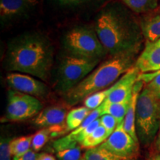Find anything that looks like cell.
I'll list each match as a JSON object with an SVG mask.
<instances>
[{
    "mask_svg": "<svg viewBox=\"0 0 160 160\" xmlns=\"http://www.w3.org/2000/svg\"><path fill=\"white\" fill-rule=\"evenodd\" d=\"M53 62L50 40L40 33H26L11 40L5 55V65L12 72L31 75L42 81L48 79Z\"/></svg>",
    "mask_w": 160,
    "mask_h": 160,
    "instance_id": "6da1fadb",
    "label": "cell"
},
{
    "mask_svg": "<svg viewBox=\"0 0 160 160\" xmlns=\"http://www.w3.org/2000/svg\"><path fill=\"white\" fill-rule=\"evenodd\" d=\"M94 28L107 53L111 56L140 48L141 28L119 3L109 4L99 12Z\"/></svg>",
    "mask_w": 160,
    "mask_h": 160,
    "instance_id": "7a4b0ae2",
    "label": "cell"
},
{
    "mask_svg": "<svg viewBox=\"0 0 160 160\" xmlns=\"http://www.w3.org/2000/svg\"><path fill=\"white\" fill-rule=\"evenodd\" d=\"M138 51L111 56L88 75L81 82L66 93L65 99L70 105H77L88 96L103 91L135 65Z\"/></svg>",
    "mask_w": 160,
    "mask_h": 160,
    "instance_id": "3957f363",
    "label": "cell"
},
{
    "mask_svg": "<svg viewBox=\"0 0 160 160\" xmlns=\"http://www.w3.org/2000/svg\"><path fill=\"white\" fill-rule=\"evenodd\" d=\"M160 128V100L146 86L140 92L136 111L138 139L148 145L155 139Z\"/></svg>",
    "mask_w": 160,
    "mask_h": 160,
    "instance_id": "277c9868",
    "label": "cell"
},
{
    "mask_svg": "<svg viewBox=\"0 0 160 160\" xmlns=\"http://www.w3.org/2000/svg\"><path fill=\"white\" fill-rule=\"evenodd\" d=\"M62 42L66 51L74 57L101 59L108 53L95 28L88 26L73 28L65 33Z\"/></svg>",
    "mask_w": 160,
    "mask_h": 160,
    "instance_id": "5b68a950",
    "label": "cell"
},
{
    "mask_svg": "<svg viewBox=\"0 0 160 160\" xmlns=\"http://www.w3.org/2000/svg\"><path fill=\"white\" fill-rule=\"evenodd\" d=\"M99 62L98 59H86L70 54L63 57L58 68L57 89L65 94L89 75Z\"/></svg>",
    "mask_w": 160,
    "mask_h": 160,
    "instance_id": "8992f818",
    "label": "cell"
},
{
    "mask_svg": "<svg viewBox=\"0 0 160 160\" xmlns=\"http://www.w3.org/2000/svg\"><path fill=\"white\" fill-rule=\"evenodd\" d=\"M42 108V104L37 97L11 89L8 94L5 119L11 122L24 121L36 117Z\"/></svg>",
    "mask_w": 160,
    "mask_h": 160,
    "instance_id": "52a82bcc",
    "label": "cell"
},
{
    "mask_svg": "<svg viewBox=\"0 0 160 160\" xmlns=\"http://www.w3.org/2000/svg\"><path fill=\"white\" fill-rule=\"evenodd\" d=\"M137 145L121 123L99 147L117 157L131 159L137 153Z\"/></svg>",
    "mask_w": 160,
    "mask_h": 160,
    "instance_id": "ba28073f",
    "label": "cell"
},
{
    "mask_svg": "<svg viewBox=\"0 0 160 160\" xmlns=\"http://www.w3.org/2000/svg\"><path fill=\"white\" fill-rule=\"evenodd\" d=\"M6 81L13 90L34 97L43 98L48 93V86L31 75L11 72L6 77Z\"/></svg>",
    "mask_w": 160,
    "mask_h": 160,
    "instance_id": "9c48e42d",
    "label": "cell"
},
{
    "mask_svg": "<svg viewBox=\"0 0 160 160\" xmlns=\"http://www.w3.org/2000/svg\"><path fill=\"white\" fill-rule=\"evenodd\" d=\"M140 72L135 66L127 71L112 85V91L104 102L117 103L131 99L133 88L139 79Z\"/></svg>",
    "mask_w": 160,
    "mask_h": 160,
    "instance_id": "30bf717a",
    "label": "cell"
},
{
    "mask_svg": "<svg viewBox=\"0 0 160 160\" xmlns=\"http://www.w3.org/2000/svg\"><path fill=\"white\" fill-rule=\"evenodd\" d=\"M134 66L141 73L160 71V39L147 42L145 49L137 58Z\"/></svg>",
    "mask_w": 160,
    "mask_h": 160,
    "instance_id": "8fae6325",
    "label": "cell"
},
{
    "mask_svg": "<svg viewBox=\"0 0 160 160\" xmlns=\"http://www.w3.org/2000/svg\"><path fill=\"white\" fill-rule=\"evenodd\" d=\"M39 3V0H0L2 22L11 21L28 13Z\"/></svg>",
    "mask_w": 160,
    "mask_h": 160,
    "instance_id": "7c38bea8",
    "label": "cell"
},
{
    "mask_svg": "<svg viewBox=\"0 0 160 160\" xmlns=\"http://www.w3.org/2000/svg\"><path fill=\"white\" fill-rule=\"evenodd\" d=\"M67 111L62 106H50L39 112L32 121L38 128H50L65 123Z\"/></svg>",
    "mask_w": 160,
    "mask_h": 160,
    "instance_id": "4fadbf2b",
    "label": "cell"
},
{
    "mask_svg": "<svg viewBox=\"0 0 160 160\" xmlns=\"http://www.w3.org/2000/svg\"><path fill=\"white\" fill-rule=\"evenodd\" d=\"M143 83V81L138 79L137 83L135 84L128 110L125 119L122 122L124 129L131 136L132 138L137 143L139 142V139H138L137 129H136V111H137V100L140 92L142 90Z\"/></svg>",
    "mask_w": 160,
    "mask_h": 160,
    "instance_id": "5bb4252c",
    "label": "cell"
},
{
    "mask_svg": "<svg viewBox=\"0 0 160 160\" xmlns=\"http://www.w3.org/2000/svg\"><path fill=\"white\" fill-rule=\"evenodd\" d=\"M140 28L148 42H155L160 39V14L144 18Z\"/></svg>",
    "mask_w": 160,
    "mask_h": 160,
    "instance_id": "9a60e30c",
    "label": "cell"
},
{
    "mask_svg": "<svg viewBox=\"0 0 160 160\" xmlns=\"http://www.w3.org/2000/svg\"><path fill=\"white\" fill-rule=\"evenodd\" d=\"M131 100V99L117 103L104 102L100 106L102 109V116L104 114H110L117 119L119 125L122 123L128 110Z\"/></svg>",
    "mask_w": 160,
    "mask_h": 160,
    "instance_id": "2e32d148",
    "label": "cell"
},
{
    "mask_svg": "<svg viewBox=\"0 0 160 160\" xmlns=\"http://www.w3.org/2000/svg\"><path fill=\"white\" fill-rule=\"evenodd\" d=\"M91 111L85 106L76 108L70 111L67 114L65 120V125L68 131H73L79 128L84 120L91 113Z\"/></svg>",
    "mask_w": 160,
    "mask_h": 160,
    "instance_id": "e0dca14e",
    "label": "cell"
},
{
    "mask_svg": "<svg viewBox=\"0 0 160 160\" xmlns=\"http://www.w3.org/2000/svg\"><path fill=\"white\" fill-rule=\"evenodd\" d=\"M110 136L111 133L100 124V125L93 133L85 137L80 145L84 148H88L89 149L97 148L102 145Z\"/></svg>",
    "mask_w": 160,
    "mask_h": 160,
    "instance_id": "ac0fdd59",
    "label": "cell"
},
{
    "mask_svg": "<svg viewBox=\"0 0 160 160\" xmlns=\"http://www.w3.org/2000/svg\"><path fill=\"white\" fill-rule=\"evenodd\" d=\"M33 135L25 136L11 139L10 142V151L13 157H18L26 153L31 147Z\"/></svg>",
    "mask_w": 160,
    "mask_h": 160,
    "instance_id": "d6986e66",
    "label": "cell"
},
{
    "mask_svg": "<svg viewBox=\"0 0 160 160\" xmlns=\"http://www.w3.org/2000/svg\"><path fill=\"white\" fill-rule=\"evenodd\" d=\"M126 6L137 13H142L154 10L158 5V0H122Z\"/></svg>",
    "mask_w": 160,
    "mask_h": 160,
    "instance_id": "ffe728a7",
    "label": "cell"
},
{
    "mask_svg": "<svg viewBox=\"0 0 160 160\" xmlns=\"http://www.w3.org/2000/svg\"><path fill=\"white\" fill-rule=\"evenodd\" d=\"M112 91V86L108 88L103 90V91L97 92L90 95L84 100V105L86 108L93 111V110L98 108L99 106H101L105 101L109 93Z\"/></svg>",
    "mask_w": 160,
    "mask_h": 160,
    "instance_id": "44dd1931",
    "label": "cell"
},
{
    "mask_svg": "<svg viewBox=\"0 0 160 160\" xmlns=\"http://www.w3.org/2000/svg\"><path fill=\"white\" fill-rule=\"evenodd\" d=\"M83 159L85 160H131L111 154L99 146L88 150L85 153Z\"/></svg>",
    "mask_w": 160,
    "mask_h": 160,
    "instance_id": "7402d4cb",
    "label": "cell"
},
{
    "mask_svg": "<svg viewBox=\"0 0 160 160\" xmlns=\"http://www.w3.org/2000/svg\"><path fill=\"white\" fill-rule=\"evenodd\" d=\"M139 80L147 82V87L151 89L160 100V71L151 73H140Z\"/></svg>",
    "mask_w": 160,
    "mask_h": 160,
    "instance_id": "603a6c76",
    "label": "cell"
},
{
    "mask_svg": "<svg viewBox=\"0 0 160 160\" xmlns=\"http://www.w3.org/2000/svg\"><path fill=\"white\" fill-rule=\"evenodd\" d=\"M51 137V130L49 128L39 130L33 135L31 148L35 151H40Z\"/></svg>",
    "mask_w": 160,
    "mask_h": 160,
    "instance_id": "cb8c5ba5",
    "label": "cell"
},
{
    "mask_svg": "<svg viewBox=\"0 0 160 160\" xmlns=\"http://www.w3.org/2000/svg\"><path fill=\"white\" fill-rule=\"evenodd\" d=\"M57 156L59 160H81V149L78 145L67 148L57 151Z\"/></svg>",
    "mask_w": 160,
    "mask_h": 160,
    "instance_id": "d4e9b609",
    "label": "cell"
},
{
    "mask_svg": "<svg viewBox=\"0 0 160 160\" xmlns=\"http://www.w3.org/2000/svg\"><path fill=\"white\" fill-rule=\"evenodd\" d=\"M56 5L62 8H78L100 0H51Z\"/></svg>",
    "mask_w": 160,
    "mask_h": 160,
    "instance_id": "484cf974",
    "label": "cell"
},
{
    "mask_svg": "<svg viewBox=\"0 0 160 160\" xmlns=\"http://www.w3.org/2000/svg\"><path fill=\"white\" fill-rule=\"evenodd\" d=\"M99 119L101 125H102L111 134L119 125L117 119L110 114H104L99 118Z\"/></svg>",
    "mask_w": 160,
    "mask_h": 160,
    "instance_id": "4316f807",
    "label": "cell"
},
{
    "mask_svg": "<svg viewBox=\"0 0 160 160\" xmlns=\"http://www.w3.org/2000/svg\"><path fill=\"white\" fill-rule=\"evenodd\" d=\"M12 139L2 137L0 142V160H11L10 142Z\"/></svg>",
    "mask_w": 160,
    "mask_h": 160,
    "instance_id": "83f0119b",
    "label": "cell"
},
{
    "mask_svg": "<svg viewBox=\"0 0 160 160\" xmlns=\"http://www.w3.org/2000/svg\"><path fill=\"white\" fill-rule=\"evenodd\" d=\"M37 155L33 151L29 150L23 154L13 157V160H37Z\"/></svg>",
    "mask_w": 160,
    "mask_h": 160,
    "instance_id": "f1b7e54d",
    "label": "cell"
},
{
    "mask_svg": "<svg viewBox=\"0 0 160 160\" xmlns=\"http://www.w3.org/2000/svg\"><path fill=\"white\" fill-rule=\"evenodd\" d=\"M37 160H56L55 158L51 154L45 153H41L37 155Z\"/></svg>",
    "mask_w": 160,
    "mask_h": 160,
    "instance_id": "f546056e",
    "label": "cell"
},
{
    "mask_svg": "<svg viewBox=\"0 0 160 160\" xmlns=\"http://www.w3.org/2000/svg\"><path fill=\"white\" fill-rule=\"evenodd\" d=\"M157 147L159 151H160V128L159 130V133H158V137L157 139Z\"/></svg>",
    "mask_w": 160,
    "mask_h": 160,
    "instance_id": "4dcf8cb0",
    "label": "cell"
},
{
    "mask_svg": "<svg viewBox=\"0 0 160 160\" xmlns=\"http://www.w3.org/2000/svg\"><path fill=\"white\" fill-rule=\"evenodd\" d=\"M153 160H160V154L156 156V157L153 158Z\"/></svg>",
    "mask_w": 160,
    "mask_h": 160,
    "instance_id": "1f68e13d",
    "label": "cell"
},
{
    "mask_svg": "<svg viewBox=\"0 0 160 160\" xmlns=\"http://www.w3.org/2000/svg\"><path fill=\"white\" fill-rule=\"evenodd\" d=\"M81 160H85V159H81Z\"/></svg>",
    "mask_w": 160,
    "mask_h": 160,
    "instance_id": "d6a6232c",
    "label": "cell"
}]
</instances>
